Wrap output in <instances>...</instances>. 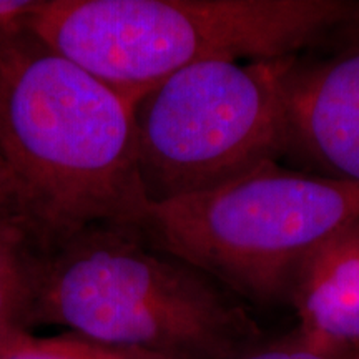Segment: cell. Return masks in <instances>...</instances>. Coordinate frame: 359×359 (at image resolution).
Returning a JSON list of instances; mask_svg holds the SVG:
<instances>
[{
  "label": "cell",
  "instance_id": "cell-1",
  "mask_svg": "<svg viewBox=\"0 0 359 359\" xmlns=\"http://www.w3.org/2000/svg\"><path fill=\"white\" fill-rule=\"evenodd\" d=\"M135 107L52 50L27 20L0 30V158L39 250L92 224L145 222Z\"/></svg>",
  "mask_w": 359,
  "mask_h": 359
},
{
  "label": "cell",
  "instance_id": "cell-9",
  "mask_svg": "<svg viewBox=\"0 0 359 359\" xmlns=\"http://www.w3.org/2000/svg\"><path fill=\"white\" fill-rule=\"evenodd\" d=\"M0 359H173L142 349L102 344L74 333L50 338L27 334L17 343L4 348Z\"/></svg>",
  "mask_w": 359,
  "mask_h": 359
},
{
  "label": "cell",
  "instance_id": "cell-2",
  "mask_svg": "<svg viewBox=\"0 0 359 359\" xmlns=\"http://www.w3.org/2000/svg\"><path fill=\"white\" fill-rule=\"evenodd\" d=\"M30 325L173 359H230L262 343L231 291L115 223L35 250Z\"/></svg>",
  "mask_w": 359,
  "mask_h": 359
},
{
  "label": "cell",
  "instance_id": "cell-12",
  "mask_svg": "<svg viewBox=\"0 0 359 359\" xmlns=\"http://www.w3.org/2000/svg\"><path fill=\"white\" fill-rule=\"evenodd\" d=\"M39 0H0V30L25 24Z\"/></svg>",
  "mask_w": 359,
  "mask_h": 359
},
{
  "label": "cell",
  "instance_id": "cell-11",
  "mask_svg": "<svg viewBox=\"0 0 359 359\" xmlns=\"http://www.w3.org/2000/svg\"><path fill=\"white\" fill-rule=\"evenodd\" d=\"M4 218L20 219V212L12 173L8 172L6 161L0 158V219Z\"/></svg>",
  "mask_w": 359,
  "mask_h": 359
},
{
  "label": "cell",
  "instance_id": "cell-5",
  "mask_svg": "<svg viewBox=\"0 0 359 359\" xmlns=\"http://www.w3.org/2000/svg\"><path fill=\"white\" fill-rule=\"evenodd\" d=\"M294 57L198 62L137 103L138 172L150 205L213 190L286 156L283 79Z\"/></svg>",
  "mask_w": 359,
  "mask_h": 359
},
{
  "label": "cell",
  "instance_id": "cell-6",
  "mask_svg": "<svg viewBox=\"0 0 359 359\" xmlns=\"http://www.w3.org/2000/svg\"><path fill=\"white\" fill-rule=\"evenodd\" d=\"M323 60L294 57L283 79L286 156L359 187V45Z\"/></svg>",
  "mask_w": 359,
  "mask_h": 359
},
{
  "label": "cell",
  "instance_id": "cell-13",
  "mask_svg": "<svg viewBox=\"0 0 359 359\" xmlns=\"http://www.w3.org/2000/svg\"><path fill=\"white\" fill-rule=\"evenodd\" d=\"M333 34L343 40V45H359V2H354L349 17Z\"/></svg>",
  "mask_w": 359,
  "mask_h": 359
},
{
  "label": "cell",
  "instance_id": "cell-10",
  "mask_svg": "<svg viewBox=\"0 0 359 359\" xmlns=\"http://www.w3.org/2000/svg\"><path fill=\"white\" fill-rule=\"evenodd\" d=\"M230 359H348L308 339L294 330L271 343H259L231 356Z\"/></svg>",
  "mask_w": 359,
  "mask_h": 359
},
{
  "label": "cell",
  "instance_id": "cell-3",
  "mask_svg": "<svg viewBox=\"0 0 359 359\" xmlns=\"http://www.w3.org/2000/svg\"><path fill=\"white\" fill-rule=\"evenodd\" d=\"M353 7L349 0H39L27 27L138 103L198 62L293 57L333 34Z\"/></svg>",
  "mask_w": 359,
  "mask_h": 359
},
{
  "label": "cell",
  "instance_id": "cell-7",
  "mask_svg": "<svg viewBox=\"0 0 359 359\" xmlns=\"http://www.w3.org/2000/svg\"><path fill=\"white\" fill-rule=\"evenodd\" d=\"M288 303L308 339L359 359V217L333 233L304 262Z\"/></svg>",
  "mask_w": 359,
  "mask_h": 359
},
{
  "label": "cell",
  "instance_id": "cell-8",
  "mask_svg": "<svg viewBox=\"0 0 359 359\" xmlns=\"http://www.w3.org/2000/svg\"><path fill=\"white\" fill-rule=\"evenodd\" d=\"M35 245L17 218L0 219V351L32 334Z\"/></svg>",
  "mask_w": 359,
  "mask_h": 359
},
{
  "label": "cell",
  "instance_id": "cell-4",
  "mask_svg": "<svg viewBox=\"0 0 359 359\" xmlns=\"http://www.w3.org/2000/svg\"><path fill=\"white\" fill-rule=\"evenodd\" d=\"M359 217V187L263 165L213 190L150 205L148 245L258 304L288 302L299 264Z\"/></svg>",
  "mask_w": 359,
  "mask_h": 359
}]
</instances>
